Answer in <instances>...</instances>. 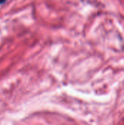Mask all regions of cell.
Listing matches in <instances>:
<instances>
[{"instance_id": "1", "label": "cell", "mask_w": 124, "mask_h": 125, "mask_svg": "<svg viewBox=\"0 0 124 125\" xmlns=\"http://www.w3.org/2000/svg\"><path fill=\"white\" fill-rule=\"evenodd\" d=\"M5 1H6V0H0V4H2V3H4Z\"/></svg>"}]
</instances>
